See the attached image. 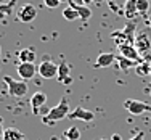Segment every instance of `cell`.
Instances as JSON below:
<instances>
[{
	"label": "cell",
	"instance_id": "15",
	"mask_svg": "<svg viewBox=\"0 0 151 140\" xmlns=\"http://www.w3.org/2000/svg\"><path fill=\"white\" fill-rule=\"evenodd\" d=\"M19 63H34L35 61V50L34 48H23L18 53Z\"/></svg>",
	"mask_w": 151,
	"mask_h": 140
},
{
	"label": "cell",
	"instance_id": "11",
	"mask_svg": "<svg viewBox=\"0 0 151 140\" xmlns=\"http://www.w3.org/2000/svg\"><path fill=\"white\" fill-rule=\"evenodd\" d=\"M45 103H47V95L44 92L32 93V97H31V108H32V111H34V114H37L39 110L44 108Z\"/></svg>",
	"mask_w": 151,
	"mask_h": 140
},
{
	"label": "cell",
	"instance_id": "27",
	"mask_svg": "<svg viewBox=\"0 0 151 140\" xmlns=\"http://www.w3.org/2000/svg\"><path fill=\"white\" fill-rule=\"evenodd\" d=\"M108 3H109V5H114V0H106Z\"/></svg>",
	"mask_w": 151,
	"mask_h": 140
},
{
	"label": "cell",
	"instance_id": "4",
	"mask_svg": "<svg viewBox=\"0 0 151 140\" xmlns=\"http://www.w3.org/2000/svg\"><path fill=\"white\" fill-rule=\"evenodd\" d=\"M111 39L116 40V44H134L135 42V23L129 21L121 31H114L111 34Z\"/></svg>",
	"mask_w": 151,
	"mask_h": 140
},
{
	"label": "cell",
	"instance_id": "17",
	"mask_svg": "<svg viewBox=\"0 0 151 140\" xmlns=\"http://www.w3.org/2000/svg\"><path fill=\"white\" fill-rule=\"evenodd\" d=\"M16 5V0H10L8 3H0V21L6 19L13 13V6Z\"/></svg>",
	"mask_w": 151,
	"mask_h": 140
},
{
	"label": "cell",
	"instance_id": "22",
	"mask_svg": "<svg viewBox=\"0 0 151 140\" xmlns=\"http://www.w3.org/2000/svg\"><path fill=\"white\" fill-rule=\"evenodd\" d=\"M64 137H66L68 140H79V139H81V131H79L76 126H71V127L66 129Z\"/></svg>",
	"mask_w": 151,
	"mask_h": 140
},
{
	"label": "cell",
	"instance_id": "32",
	"mask_svg": "<svg viewBox=\"0 0 151 140\" xmlns=\"http://www.w3.org/2000/svg\"><path fill=\"white\" fill-rule=\"evenodd\" d=\"M0 53H2V47H0Z\"/></svg>",
	"mask_w": 151,
	"mask_h": 140
},
{
	"label": "cell",
	"instance_id": "12",
	"mask_svg": "<svg viewBox=\"0 0 151 140\" xmlns=\"http://www.w3.org/2000/svg\"><path fill=\"white\" fill-rule=\"evenodd\" d=\"M58 81L63 82L64 85L71 84V81H73V77H71V68L66 61H61L58 64Z\"/></svg>",
	"mask_w": 151,
	"mask_h": 140
},
{
	"label": "cell",
	"instance_id": "20",
	"mask_svg": "<svg viewBox=\"0 0 151 140\" xmlns=\"http://www.w3.org/2000/svg\"><path fill=\"white\" fill-rule=\"evenodd\" d=\"M63 16H64V19H68V21H76V19H81V16H79V13L76 12V10L73 8V6H66V8L63 10Z\"/></svg>",
	"mask_w": 151,
	"mask_h": 140
},
{
	"label": "cell",
	"instance_id": "29",
	"mask_svg": "<svg viewBox=\"0 0 151 140\" xmlns=\"http://www.w3.org/2000/svg\"><path fill=\"white\" fill-rule=\"evenodd\" d=\"M84 2H85V3H90V2H92V0H84Z\"/></svg>",
	"mask_w": 151,
	"mask_h": 140
},
{
	"label": "cell",
	"instance_id": "19",
	"mask_svg": "<svg viewBox=\"0 0 151 140\" xmlns=\"http://www.w3.org/2000/svg\"><path fill=\"white\" fill-rule=\"evenodd\" d=\"M116 61H117V66H119L121 71H127L130 68L135 66V61L134 60H129V58H124V56H116Z\"/></svg>",
	"mask_w": 151,
	"mask_h": 140
},
{
	"label": "cell",
	"instance_id": "31",
	"mask_svg": "<svg viewBox=\"0 0 151 140\" xmlns=\"http://www.w3.org/2000/svg\"><path fill=\"white\" fill-rule=\"evenodd\" d=\"M148 95H150V97H151V90H150V92H148Z\"/></svg>",
	"mask_w": 151,
	"mask_h": 140
},
{
	"label": "cell",
	"instance_id": "2",
	"mask_svg": "<svg viewBox=\"0 0 151 140\" xmlns=\"http://www.w3.org/2000/svg\"><path fill=\"white\" fill-rule=\"evenodd\" d=\"M134 45H135V48L138 50V53H140L143 61L151 63V34H150V31L143 29V31L137 32Z\"/></svg>",
	"mask_w": 151,
	"mask_h": 140
},
{
	"label": "cell",
	"instance_id": "21",
	"mask_svg": "<svg viewBox=\"0 0 151 140\" xmlns=\"http://www.w3.org/2000/svg\"><path fill=\"white\" fill-rule=\"evenodd\" d=\"M137 76H150V61H142L135 66Z\"/></svg>",
	"mask_w": 151,
	"mask_h": 140
},
{
	"label": "cell",
	"instance_id": "9",
	"mask_svg": "<svg viewBox=\"0 0 151 140\" xmlns=\"http://www.w3.org/2000/svg\"><path fill=\"white\" fill-rule=\"evenodd\" d=\"M16 73L19 74L21 81H29L35 76V73H39L34 63H19L16 66Z\"/></svg>",
	"mask_w": 151,
	"mask_h": 140
},
{
	"label": "cell",
	"instance_id": "13",
	"mask_svg": "<svg viewBox=\"0 0 151 140\" xmlns=\"http://www.w3.org/2000/svg\"><path fill=\"white\" fill-rule=\"evenodd\" d=\"M114 61H116V55H114V53H111V52L100 53L98 58H96L95 66L96 68H108V66H111Z\"/></svg>",
	"mask_w": 151,
	"mask_h": 140
},
{
	"label": "cell",
	"instance_id": "18",
	"mask_svg": "<svg viewBox=\"0 0 151 140\" xmlns=\"http://www.w3.org/2000/svg\"><path fill=\"white\" fill-rule=\"evenodd\" d=\"M69 5L79 13L81 19H88V18H92V10L88 8V6H85V5H76V3H69Z\"/></svg>",
	"mask_w": 151,
	"mask_h": 140
},
{
	"label": "cell",
	"instance_id": "1",
	"mask_svg": "<svg viewBox=\"0 0 151 140\" xmlns=\"http://www.w3.org/2000/svg\"><path fill=\"white\" fill-rule=\"evenodd\" d=\"M69 113H71L69 102H68L66 97H63V98L60 100L58 105L53 106V108H50L47 116H42V123L47 124V126H53L56 121H61V119H64V118H68Z\"/></svg>",
	"mask_w": 151,
	"mask_h": 140
},
{
	"label": "cell",
	"instance_id": "6",
	"mask_svg": "<svg viewBox=\"0 0 151 140\" xmlns=\"http://www.w3.org/2000/svg\"><path fill=\"white\" fill-rule=\"evenodd\" d=\"M16 16L21 23H31V21H34L35 16H37V8H35L32 3H24V5H21L19 8H18Z\"/></svg>",
	"mask_w": 151,
	"mask_h": 140
},
{
	"label": "cell",
	"instance_id": "16",
	"mask_svg": "<svg viewBox=\"0 0 151 140\" xmlns=\"http://www.w3.org/2000/svg\"><path fill=\"white\" fill-rule=\"evenodd\" d=\"M3 140H24V134L15 127H8L3 132Z\"/></svg>",
	"mask_w": 151,
	"mask_h": 140
},
{
	"label": "cell",
	"instance_id": "26",
	"mask_svg": "<svg viewBox=\"0 0 151 140\" xmlns=\"http://www.w3.org/2000/svg\"><path fill=\"white\" fill-rule=\"evenodd\" d=\"M3 132H5V129H3V124H2V118H0V137H3Z\"/></svg>",
	"mask_w": 151,
	"mask_h": 140
},
{
	"label": "cell",
	"instance_id": "10",
	"mask_svg": "<svg viewBox=\"0 0 151 140\" xmlns=\"http://www.w3.org/2000/svg\"><path fill=\"white\" fill-rule=\"evenodd\" d=\"M68 118H69V119H82V121H85V123H88V121L95 119V114H93L90 110H85V108H82V106H77V108L71 110V113H69Z\"/></svg>",
	"mask_w": 151,
	"mask_h": 140
},
{
	"label": "cell",
	"instance_id": "8",
	"mask_svg": "<svg viewBox=\"0 0 151 140\" xmlns=\"http://www.w3.org/2000/svg\"><path fill=\"white\" fill-rule=\"evenodd\" d=\"M117 52H119V55L124 56V58L134 60V61H138V63L143 61L140 53H138V50L135 48L134 44H119L117 45Z\"/></svg>",
	"mask_w": 151,
	"mask_h": 140
},
{
	"label": "cell",
	"instance_id": "5",
	"mask_svg": "<svg viewBox=\"0 0 151 140\" xmlns=\"http://www.w3.org/2000/svg\"><path fill=\"white\" fill-rule=\"evenodd\" d=\"M37 71L44 79H53L58 77V64L53 63L52 60H44L40 64L37 66Z\"/></svg>",
	"mask_w": 151,
	"mask_h": 140
},
{
	"label": "cell",
	"instance_id": "30",
	"mask_svg": "<svg viewBox=\"0 0 151 140\" xmlns=\"http://www.w3.org/2000/svg\"><path fill=\"white\" fill-rule=\"evenodd\" d=\"M150 76H151V63H150Z\"/></svg>",
	"mask_w": 151,
	"mask_h": 140
},
{
	"label": "cell",
	"instance_id": "7",
	"mask_svg": "<svg viewBox=\"0 0 151 140\" xmlns=\"http://www.w3.org/2000/svg\"><path fill=\"white\" fill-rule=\"evenodd\" d=\"M124 108L129 111L134 116H140V114L151 111V106L145 102H140V100H125L124 102Z\"/></svg>",
	"mask_w": 151,
	"mask_h": 140
},
{
	"label": "cell",
	"instance_id": "28",
	"mask_svg": "<svg viewBox=\"0 0 151 140\" xmlns=\"http://www.w3.org/2000/svg\"><path fill=\"white\" fill-rule=\"evenodd\" d=\"M148 26H150V27H151V16H150V18H148Z\"/></svg>",
	"mask_w": 151,
	"mask_h": 140
},
{
	"label": "cell",
	"instance_id": "14",
	"mask_svg": "<svg viewBox=\"0 0 151 140\" xmlns=\"http://www.w3.org/2000/svg\"><path fill=\"white\" fill-rule=\"evenodd\" d=\"M122 13L125 15V18L127 19H132L137 13V0H125L124 3V8H122Z\"/></svg>",
	"mask_w": 151,
	"mask_h": 140
},
{
	"label": "cell",
	"instance_id": "23",
	"mask_svg": "<svg viewBox=\"0 0 151 140\" xmlns=\"http://www.w3.org/2000/svg\"><path fill=\"white\" fill-rule=\"evenodd\" d=\"M150 10V0H137V12L140 15H145Z\"/></svg>",
	"mask_w": 151,
	"mask_h": 140
},
{
	"label": "cell",
	"instance_id": "24",
	"mask_svg": "<svg viewBox=\"0 0 151 140\" xmlns=\"http://www.w3.org/2000/svg\"><path fill=\"white\" fill-rule=\"evenodd\" d=\"M61 0H44V5L47 8H58Z\"/></svg>",
	"mask_w": 151,
	"mask_h": 140
},
{
	"label": "cell",
	"instance_id": "3",
	"mask_svg": "<svg viewBox=\"0 0 151 140\" xmlns=\"http://www.w3.org/2000/svg\"><path fill=\"white\" fill-rule=\"evenodd\" d=\"M3 82L8 89V95L13 97V98H21L29 90V85H27L26 81H16L10 76H3Z\"/></svg>",
	"mask_w": 151,
	"mask_h": 140
},
{
	"label": "cell",
	"instance_id": "25",
	"mask_svg": "<svg viewBox=\"0 0 151 140\" xmlns=\"http://www.w3.org/2000/svg\"><path fill=\"white\" fill-rule=\"evenodd\" d=\"M130 140H145V134H143V132H138V134H135Z\"/></svg>",
	"mask_w": 151,
	"mask_h": 140
}]
</instances>
